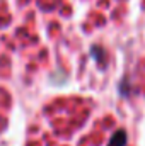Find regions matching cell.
I'll list each match as a JSON object with an SVG mask.
<instances>
[{"instance_id":"cell-1","label":"cell","mask_w":145,"mask_h":146,"mask_svg":"<svg viewBox=\"0 0 145 146\" xmlns=\"http://www.w3.org/2000/svg\"><path fill=\"white\" fill-rule=\"evenodd\" d=\"M126 139H128L126 131H125V129H118V131L111 136L108 146H126Z\"/></svg>"},{"instance_id":"cell-2","label":"cell","mask_w":145,"mask_h":146,"mask_svg":"<svg viewBox=\"0 0 145 146\" xmlns=\"http://www.w3.org/2000/svg\"><path fill=\"white\" fill-rule=\"evenodd\" d=\"M91 54L96 58V61L99 63L101 68L106 66V51H104L101 46H92V48H91Z\"/></svg>"}]
</instances>
